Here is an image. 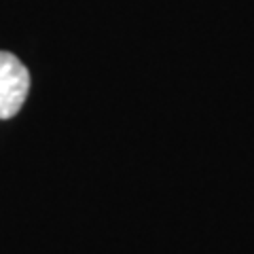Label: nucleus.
<instances>
[{
  "label": "nucleus",
  "mask_w": 254,
  "mask_h": 254,
  "mask_svg": "<svg viewBox=\"0 0 254 254\" xmlns=\"http://www.w3.org/2000/svg\"><path fill=\"white\" fill-rule=\"evenodd\" d=\"M30 89V74L23 62L9 51H0V119H11L21 110Z\"/></svg>",
  "instance_id": "nucleus-1"
}]
</instances>
